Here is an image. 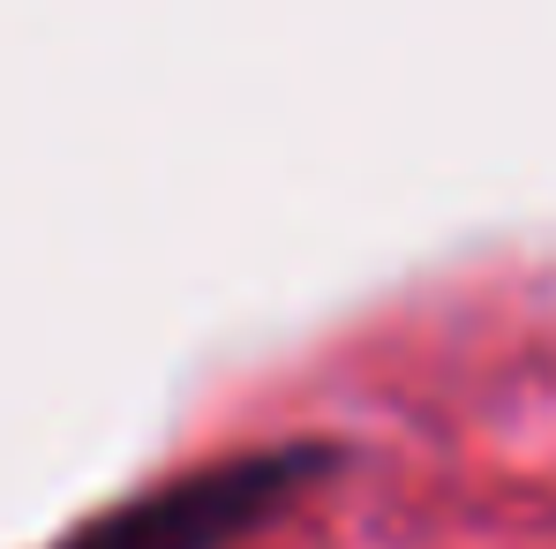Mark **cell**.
Masks as SVG:
<instances>
[{"mask_svg": "<svg viewBox=\"0 0 556 549\" xmlns=\"http://www.w3.org/2000/svg\"><path fill=\"white\" fill-rule=\"evenodd\" d=\"M346 466H354V445L339 437H278L249 452H218L91 512L53 549H241L264 527H278L293 504H308L324 482H339Z\"/></svg>", "mask_w": 556, "mask_h": 549, "instance_id": "cell-1", "label": "cell"}]
</instances>
